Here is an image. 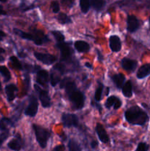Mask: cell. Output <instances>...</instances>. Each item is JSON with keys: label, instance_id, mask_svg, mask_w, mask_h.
I'll use <instances>...</instances> for the list:
<instances>
[{"label": "cell", "instance_id": "6da1fadb", "mask_svg": "<svg viewBox=\"0 0 150 151\" xmlns=\"http://www.w3.org/2000/svg\"><path fill=\"white\" fill-rule=\"evenodd\" d=\"M60 87L65 89L74 109L80 110L84 107L85 95L78 89L74 81L71 78H64L60 82Z\"/></svg>", "mask_w": 150, "mask_h": 151}, {"label": "cell", "instance_id": "7a4b0ae2", "mask_svg": "<svg viewBox=\"0 0 150 151\" xmlns=\"http://www.w3.org/2000/svg\"><path fill=\"white\" fill-rule=\"evenodd\" d=\"M124 116L126 122L135 125H144L149 119L146 112L138 106L129 108L125 111Z\"/></svg>", "mask_w": 150, "mask_h": 151}, {"label": "cell", "instance_id": "3957f363", "mask_svg": "<svg viewBox=\"0 0 150 151\" xmlns=\"http://www.w3.org/2000/svg\"><path fill=\"white\" fill-rule=\"evenodd\" d=\"M32 128H33L35 137H36V140L38 142V145L42 148H45L47 145L49 139L50 138V136H51L50 132L46 128L36 125V124H33Z\"/></svg>", "mask_w": 150, "mask_h": 151}, {"label": "cell", "instance_id": "277c9868", "mask_svg": "<svg viewBox=\"0 0 150 151\" xmlns=\"http://www.w3.org/2000/svg\"><path fill=\"white\" fill-rule=\"evenodd\" d=\"M56 46L60 51V59L62 61L66 62L71 60L73 52L69 44L63 41V42L57 43Z\"/></svg>", "mask_w": 150, "mask_h": 151}, {"label": "cell", "instance_id": "5b68a950", "mask_svg": "<svg viewBox=\"0 0 150 151\" xmlns=\"http://www.w3.org/2000/svg\"><path fill=\"white\" fill-rule=\"evenodd\" d=\"M38 110V102L36 97L35 95H31L29 99V103L27 107L24 111V114L26 116L34 117L37 114Z\"/></svg>", "mask_w": 150, "mask_h": 151}, {"label": "cell", "instance_id": "8992f818", "mask_svg": "<svg viewBox=\"0 0 150 151\" xmlns=\"http://www.w3.org/2000/svg\"><path fill=\"white\" fill-rule=\"evenodd\" d=\"M34 87H35V91L38 92L40 101H41L43 107L49 108L51 106V99H50L48 92L46 90L41 88L39 86L36 85V84L34 85Z\"/></svg>", "mask_w": 150, "mask_h": 151}, {"label": "cell", "instance_id": "52a82bcc", "mask_svg": "<svg viewBox=\"0 0 150 151\" xmlns=\"http://www.w3.org/2000/svg\"><path fill=\"white\" fill-rule=\"evenodd\" d=\"M62 122L66 128L77 127L79 124V119L76 114H63L62 115Z\"/></svg>", "mask_w": 150, "mask_h": 151}, {"label": "cell", "instance_id": "ba28073f", "mask_svg": "<svg viewBox=\"0 0 150 151\" xmlns=\"http://www.w3.org/2000/svg\"><path fill=\"white\" fill-rule=\"evenodd\" d=\"M34 56L37 60L46 65H51L57 61V58L55 56L51 54H48V53H41L38 52H35Z\"/></svg>", "mask_w": 150, "mask_h": 151}, {"label": "cell", "instance_id": "9c48e42d", "mask_svg": "<svg viewBox=\"0 0 150 151\" xmlns=\"http://www.w3.org/2000/svg\"><path fill=\"white\" fill-rule=\"evenodd\" d=\"M32 34L34 35V43L36 45H42L49 41V38L44 33V32L40 29H32Z\"/></svg>", "mask_w": 150, "mask_h": 151}, {"label": "cell", "instance_id": "30bf717a", "mask_svg": "<svg viewBox=\"0 0 150 151\" xmlns=\"http://www.w3.org/2000/svg\"><path fill=\"white\" fill-rule=\"evenodd\" d=\"M127 30L129 32H135L140 27V22L134 15H129L126 20Z\"/></svg>", "mask_w": 150, "mask_h": 151}, {"label": "cell", "instance_id": "8fae6325", "mask_svg": "<svg viewBox=\"0 0 150 151\" xmlns=\"http://www.w3.org/2000/svg\"><path fill=\"white\" fill-rule=\"evenodd\" d=\"M121 67L127 72H134L138 66V62L128 58H124L121 60Z\"/></svg>", "mask_w": 150, "mask_h": 151}, {"label": "cell", "instance_id": "7c38bea8", "mask_svg": "<svg viewBox=\"0 0 150 151\" xmlns=\"http://www.w3.org/2000/svg\"><path fill=\"white\" fill-rule=\"evenodd\" d=\"M105 107L107 109H110V108L113 107L114 110H117L121 108L122 105V102L120 99L116 96H110L107 99L105 102Z\"/></svg>", "mask_w": 150, "mask_h": 151}, {"label": "cell", "instance_id": "4fadbf2b", "mask_svg": "<svg viewBox=\"0 0 150 151\" xmlns=\"http://www.w3.org/2000/svg\"><path fill=\"white\" fill-rule=\"evenodd\" d=\"M110 48L114 52H118L121 50V41L120 38L116 35H111L109 38Z\"/></svg>", "mask_w": 150, "mask_h": 151}, {"label": "cell", "instance_id": "5bb4252c", "mask_svg": "<svg viewBox=\"0 0 150 151\" xmlns=\"http://www.w3.org/2000/svg\"><path fill=\"white\" fill-rule=\"evenodd\" d=\"M37 73L36 81L39 85L41 86H46L49 79V75L48 72L44 69H39Z\"/></svg>", "mask_w": 150, "mask_h": 151}, {"label": "cell", "instance_id": "9a60e30c", "mask_svg": "<svg viewBox=\"0 0 150 151\" xmlns=\"http://www.w3.org/2000/svg\"><path fill=\"white\" fill-rule=\"evenodd\" d=\"M96 132L97 136L99 139L102 143H107L110 141L108 135L107 134V131L104 129L103 125L100 123H97L96 126Z\"/></svg>", "mask_w": 150, "mask_h": 151}, {"label": "cell", "instance_id": "2e32d148", "mask_svg": "<svg viewBox=\"0 0 150 151\" xmlns=\"http://www.w3.org/2000/svg\"><path fill=\"white\" fill-rule=\"evenodd\" d=\"M18 91V88L15 84H9L5 86V93L7 94V100L12 102L16 98V92Z\"/></svg>", "mask_w": 150, "mask_h": 151}, {"label": "cell", "instance_id": "e0dca14e", "mask_svg": "<svg viewBox=\"0 0 150 151\" xmlns=\"http://www.w3.org/2000/svg\"><path fill=\"white\" fill-rule=\"evenodd\" d=\"M150 75V63H146L143 65L137 72V78L138 79H143Z\"/></svg>", "mask_w": 150, "mask_h": 151}, {"label": "cell", "instance_id": "ac0fdd59", "mask_svg": "<svg viewBox=\"0 0 150 151\" xmlns=\"http://www.w3.org/2000/svg\"><path fill=\"white\" fill-rule=\"evenodd\" d=\"M74 48L79 52H88L90 50V45L84 41H76L74 42Z\"/></svg>", "mask_w": 150, "mask_h": 151}, {"label": "cell", "instance_id": "d6986e66", "mask_svg": "<svg viewBox=\"0 0 150 151\" xmlns=\"http://www.w3.org/2000/svg\"><path fill=\"white\" fill-rule=\"evenodd\" d=\"M111 78L116 88H119V89L122 88L125 81L124 75H122V74H117V75H114L113 76H112Z\"/></svg>", "mask_w": 150, "mask_h": 151}, {"label": "cell", "instance_id": "ffe728a7", "mask_svg": "<svg viewBox=\"0 0 150 151\" xmlns=\"http://www.w3.org/2000/svg\"><path fill=\"white\" fill-rule=\"evenodd\" d=\"M13 32L16 35L19 36L20 38H23L25 40H29V41H34V35L32 33H29V32H24V31L21 30V29H17V28H14L13 29Z\"/></svg>", "mask_w": 150, "mask_h": 151}, {"label": "cell", "instance_id": "44dd1931", "mask_svg": "<svg viewBox=\"0 0 150 151\" xmlns=\"http://www.w3.org/2000/svg\"><path fill=\"white\" fill-rule=\"evenodd\" d=\"M122 93L124 96L127 98H129L132 96V85L130 81H128L125 83L122 86Z\"/></svg>", "mask_w": 150, "mask_h": 151}, {"label": "cell", "instance_id": "7402d4cb", "mask_svg": "<svg viewBox=\"0 0 150 151\" xmlns=\"http://www.w3.org/2000/svg\"><path fill=\"white\" fill-rule=\"evenodd\" d=\"M7 147L12 150L14 151H20L21 150V143L19 139L15 138L10 140L7 144Z\"/></svg>", "mask_w": 150, "mask_h": 151}, {"label": "cell", "instance_id": "603a6c76", "mask_svg": "<svg viewBox=\"0 0 150 151\" xmlns=\"http://www.w3.org/2000/svg\"><path fill=\"white\" fill-rule=\"evenodd\" d=\"M60 75H62V74L60 72L53 68L52 72L50 75V83H51V85L52 86H55L60 82Z\"/></svg>", "mask_w": 150, "mask_h": 151}, {"label": "cell", "instance_id": "cb8c5ba5", "mask_svg": "<svg viewBox=\"0 0 150 151\" xmlns=\"http://www.w3.org/2000/svg\"><path fill=\"white\" fill-rule=\"evenodd\" d=\"M13 125V121L7 117H3L0 119V130L3 131H7L9 127H11Z\"/></svg>", "mask_w": 150, "mask_h": 151}, {"label": "cell", "instance_id": "d4e9b609", "mask_svg": "<svg viewBox=\"0 0 150 151\" xmlns=\"http://www.w3.org/2000/svg\"><path fill=\"white\" fill-rule=\"evenodd\" d=\"M91 3L96 11H101L105 6V0H91Z\"/></svg>", "mask_w": 150, "mask_h": 151}, {"label": "cell", "instance_id": "484cf974", "mask_svg": "<svg viewBox=\"0 0 150 151\" xmlns=\"http://www.w3.org/2000/svg\"><path fill=\"white\" fill-rule=\"evenodd\" d=\"M57 21L61 24H71L72 22L71 18L68 15H66V13H60L58 15V16H57Z\"/></svg>", "mask_w": 150, "mask_h": 151}, {"label": "cell", "instance_id": "4316f807", "mask_svg": "<svg viewBox=\"0 0 150 151\" xmlns=\"http://www.w3.org/2000/svg\"><path fill=\"white\" fill-rule=\"evenodd\" d=\"M68 147H69V151H81L82 148H81L80 145L78 144L76 141L74 139H70L69 140V143H68Z\"/></svg>", "mask_w": 150, "mask_h": 151}, {"label": "cell", "instance_id": "83f0119b", "mask_svg": "<svg viewBox=\"0 0 150 151\" xmlns=\"http://www.w3.org/2000/svg\"><path fill=\"white\" fill-rule=\"evenodd\" d=\"M103 90H104V86L101 83H99L98 87H97L96 90L95 91V94H94V98H95V100L96 102H99L101 100Z\"/></svg>", "mask_w": 150, "mask_h": 151}, {"label": "cell", "instance_id": "f1b7e54d", "mask_svg": "<svg viewBox=\"0 0 150 151\" xmlns=\"http://www.w3.org/2000/svg\"><path fill=\"white\" fill-rule=\"evenodd\" d=\"M79 6L83 13H87L90 9L91 1L90 0H79Z\"/></svg>", "mask_w": 150, "mask_h": 151}, {"label": "cell", "instance_id": "f546056e", "mask_svg": "<svg viewBox=\"0 0 150 151\" xmlns=\"http://www.w3.org/2000/svg\"><path fill=\"white\" fill-rule=\"evenodd\" d=\"M10 63H11L12 66H13L15 69H18V70H22L23 66H22L21 63L19 61L18 58H16V56H11V57L10 58Z\"/></svg>", "mask_w": 150, "mask_h": 151}, {"label": "cell", "instance_id": "4dcf8cb0", "mask_svg": "<svg viewBox=\"0 0 150 151\" xmlns=\"http://www.w3.org/2000/svg\"><path fill=\"white\" fill-rule=\"evenodd\" d=\"M0 74L4 77L5 81H9L11 79V75H10V71L6 66H0Z\"/></svg>", "mask_w": 150, "mask_h": 151}, {"label": "cell", "instance_id": "1f68e13d", "mask_svg": "<svg viewBox=\"0 0 150 151\" xmlns=\"http://www.w3.org/2000/svg\"><path fill=\"white\" fill-rule=\"evenodd\" d=\"M51 34L53 35V36L54 37L56 41H57V43L59 42H63L65 41V36L61 32L58 30H56V31H52L51 32Z\"/></svg>", "mask_w": 150, "mask_h": 151}, {"label": "cell", "instance_id": "d6a6232c", "mask_svg": "<svg viewBox=\"0 0 150 151\" xmlns=\"http://www.w3.org/2000/svg\"><path fill=\"white\" fill-rule=\"evenodd\" d=\"M149 146L145 142H140L135 151H148Z\"/></svg>", "mask_w": 150, "mask_h": 151}, {"label": "cell", "instance_id": "836d02e7", "mask_svg": "<svg viewBox=\"0 0 150 151\" xmlns=\"http://www.w3.org/2000/svg\"><path fill=\"white\" fill-rule=\"evenodd\" d=\"M51 8L53 13H57L60 11V4L57 1H53L51 3Z\"/></svg>", "mask_w": 150, "mask_h": 151}, {"label": "cell", "instance_id": "e575fe53", "mask_svg": "<svg viewBox=\"0 0 150 151\" xmlns=\"http://www.w3.org/2000/svg\"><path fill=\"white\" fill-rule=\"evenodd\" d=\"M8 137H9L8 131H5L3 133H1V134H0V147L2 145L4 142L8 138Z\"/></svg>", "mask_w": 150, "mask_h": 151}, {"label": "cell", "instance_id": "d590c367", "mask_svg": "<svg viewBox=\"0 0 150 151\" xmlns=\"http://www.w3.org/2000/svg\"><path fill=\"white\" fill-rule=\"evenodd\" d=\"M65 150V147L63 145H57L54 149H53L52 151H64Z\"/></svg>", "mask_w": 150, "mask_h": 151}, {"label": "cell", "instance_id": "8d00e7d4", "mask_svg": "<svg viewBox=\"0 0 150 151\" xmlns=\"http://www.w3.org/2000/svg\"><path fill=\"white\" fill-rule=\"evenodd\" d=\"M91 105H92V106H94V107L96 108V109L99 111V112L101 111V107L98 104V103H94V102H91Z\"/></svg>", "mask_w": 150, "mask_h": 151}, {"label": "cell", "instance_id": "74e56055", "mask_svg": "<svg viewBox=\"0 0 150 151\" xmlns=\"http://www.w3.org/2000/svg\"><path fill=\"white\" fill-rule=\"evenodd\" d=\"M97 145H98V143H97L96 141H93L91 142V147L92 148H96L97 147Z\"/></svg>", "mask_w": 150, "mask_h": 151}, {"label": "cell", "instance_id": "f35d334b", "mask_svg": "<svg viewBox=\"0 0 150 151\" xmlns=\"http://www.w3.org/2000/svg\"><path fill=\"white\" fill-rule=\"evenodd\" d=\"M5 36H6V34L4 33L3 31L0 30V41H1V40H2V38Z\"/></svg>", "mask_w": 150, "mask_h": 151}, {"label": "cell", "instance_id": "ab89813d", "mask_svg": "<svg viewBox=\"0 0 150 151\" xmlns=\"http://www.w3.org/2000/svg\"><path fill=\"white\" fill-rule=\"evenodd\" d=\"M0 15H6V12L4 11L1 5H0Z\"/></svg>", "mask_w": 150, "mask_h": 151}, {"label": "cell", "instance_id": "60d3db41", "mask_svg": "<svg viewBox=\"0 0 150 151\" xmlns=\"http://www.w3.org/2000/svg\"><path fill=\"white\" fill-rule=\"evenodd\" d=\"M85 66H86V67H88V68H89V69H92V67H93V66H92V64H91V63H85Z\"/></svg>", "mask_w": 150, "mask_h": 151}, {"label": "cell", "instance_id": "b9f144b4", "mask_svg": "<svg viewBox=\"0 0 150 151\" xmlns=\"http://www.w3.org/2000/svg\"><path fill=\"white\" fill-rule=\"evenodd\" d=\"M4 52H5V50H4L3 48H1V47H0V57H2L1 55L4 54Z\"/></svg>", "mask_w": 150, "mask_h": 151}, {"label": "cell", "instance_id": "7bdbcfd3", "mask_svg": "<svg viewBox=\"0 0 150 151\" xmlns=\"http://www.w3.org/2000/svg\"><path fill=\"white\" fill-rule=\"evenodd\" d=\"M0 1H2V2H5V1H7V0H0Z\"/></svg>", "mask_w": 150, "mask_h": 151}, {"label": "cell", "instance_id": "ee69618b", "mask_svg": "<svg viewBox=\"0 0 150 151\" xmlns=\"http://www.w3.org/2000/svg\"><path fill=\"white\" fill-rule=\"evenodd\" d=\"M1 89V83H0V90Z\"/></svg>", "mask_w": 150, "mask_h": 151}, {"label": "cell", "instance_id": "f6af8a7d", "mask_svg": "<svg viewBox=\"0 0 150 151\" xmlns=\"http://www.w3.org/2000/svg\"><path fill=\"white\" fill-rule=\"evenodd\" d=\"M149 29H150V17H149Z\"/></svg>", "mask_w": 150, "mask_h": 151}]
</instances>
